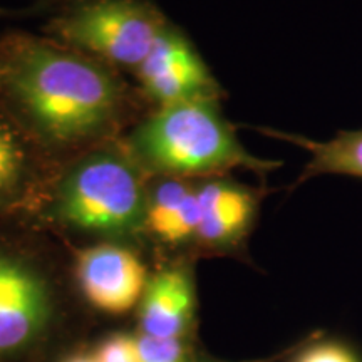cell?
Returning a JSON list of instances; mask_svg holds the SVG:
<instances>
[{
	"label": "cell",
	"instance_id": "6da1fadb",
	"mask_svg": "<svg viewBox=\"0 0 362 362\" xmlns=\"http://www.w3.org/2000/svg\"><path fill=\"white\" fill-rule=\"evenodd\" d=\"M0 104L59 166L119 141L138 121L116 69L25 30L0 35Z\"/></svg>",
	"mask_w": 362,
	"mask_h": 362
},
{
	"label": "cell",
	"instance_id": "7a4b0ae2",
	"mask_svg": "<svg viewBox=\"0 0 362 362\" xmlns=\"http://www.w3.org/2000/svg\"><path fill=\"white\" fill-rule=\"evenodd\" d=\"M221 101L153 107L126 131L119 144L149 178L203 180L245 170L265 178L282 161L252 155L223 116Z\"/></svg>",
	"mask_w": 362,
	"mask_h": 362
},
{
	"label": "cell",
	"instance_id": "3957f363",
	"mask_svg": "<svg viewBox=\"0 0 362 362\" xmlns=\"http://www.w3.org/2000/svg\"><path fill=\"white\" fill-rule=\"evenodd\" d=\"M149 180L119 141L104 144L59 166L37 211L74 232L134 238L146 233Z\"/></svg>",
	"mask_w": 362,
	"mask_h": 362
},
{
	"label": "cell",
	"instance_id": "277c9868",
	"mask_svg": "<svg viewBox=\"0 0 362 362\" xmlns=\"http://www.w3.org/2000/svg\"><path fill=\"white\" fill-rule=\"evenodd\" d=\"M170 24L151 0H69L52 13L44 34L117 72H134Z\"/></svg>",
	"mask_w": 362,
	"mask_h": 362
},
{
	"label": "cell",
	"instance_id": "5b68a950",
	"mask_svg": "<svg viewBox=\"0 0 362 362\" xmlns=\"http://www.w3.org/2000/svg\"><path fill=\"white\" fill-rule=\"evenodd\" d=\"M133 74L141 96L155 107L221 101L225 94L205 59L175 22L163 30Z\"/></svg>",
	"mask_w": 362,
	"mask_h": 362
},
{
	"label": "cell",
	"instance_id": "8992f818",
	"mask_svg": "<svg viewBox=\"0 0 362 362\" xmlns=\"http://www.w3.org/2000/svg\"><path fill=\"white\" fill-rule=\"evenodd\" d=\"M51 314L52 291L45 275L24 257L0 250V354L33 342Z\"/></svg>",
	"mask_w": 362,
	"mask_h": 362
},
{
	"label": "cell",
	"instance_id": "52a82bcc",
	"mask_svg": "<svg viewBox=\"0 0 362 362\" xmlns=\"http://www.w3.org/2000/svg\"><path fill=\"white\" fill-rule=\"evenodd\" d=\"M74 275L86 300L107 314H126L139 305L149 280L139 257L112 242L76 252Z\"/></svg>",
	"mask_w": 362,
	"mask_h": 362
},
{
	"label": "cell",
	"instance_id": "ba28073f",
	"mask_svg": "<svg viewBox=\"0 0 362 362\" xmlns=\"http://www.w3.org/2000/svg\"><path fill=\"white\" fill-rule=\"evenodd\" d=\"M200 223L194 242L220 252H238L259 218L264 188L226 176L197 180Z\"/></svg>",
	"mask_w": 362,
	"mask_h": 362
},
{
	"label": "cell",
	"instance_id": "9c48e42d",
	"mask_svg": "<svg viewBox=\"0 0 362 362\" xmlns=\"http://www.w3.org/2000/svg\"><path fill=\"white\" fill-rule=\"evenodd\" d=\"M57 168L0 104V216L37 211Z\"/></svg>",
	"mask_w": 362,
	"mask_h": 362
},
{
	"label": "cell",
	"instance_id": "30bf717a",
	"mask_svg": "<svg viewBox=\"0 0 362 362\" xmlns=\"http://www.w3.org/2000/svg\"><path fill=\"white\" fill-rule=\"evenodd\" d=\"M194 296L193 277L185 267H168L148 280L139 302L141 334L161 339H181L193 322Z\"/></svg>",
	"mask_w": 362,
	"mask_h": 362
},
{
	"label": "cell",
	"instance_id": "8fae6325",
	"mask_svg": "<svg viewBox=\"0 0 362 362\" xmlns=\"http://www.w3.org/2000/svg\"><path fill=\"white\" fill-rule=\"evenodd\" d=\"M198 223L200 205L197 180H149L146 233L168 245H181L197 238Z\"/></svg>",
	"mask_w": 362,
	"mask_h": 362
},
{
	"label": "cell",
	"instance_id": "7c38bea8",
	"mask_svg": "<svg viewBox=\"0 0 362 362\" xmlns=\"http://www.w3.org/2000/svg\"><path fill=\"white\" fill-rule=\"evenodd\" d=\"M259 131L270 138L296 144L310 155V160L305 163L293 187L324 175L352 176L362 180V128L342 129L327 141H315L305 136L285 133L280 129L260 128Z\"/></svg>",
	"mask_w": 362,
	"mask_h": 362
},
{
	"label": "cell",
	"instance_id": "4fadbf2b",
	"mask_svg": "<svg viewBox=\"0 0 362 362\" xmlns=\"http://www.w3.org/2000/svg\"><path fill=\"white\" fill-rule=\"evenodd\" d=\"M292 362H362V359L349 344L324 339L317 332L302 341Z\"/></svg>",
	"mask_w": 362,
	"mask_h": 362
},
{
	"label": "cell",
	"instance_id": "5bb4252c",
	"mask_svg": "<svg viewBox=\"0 0 362 362\" xmlns=\"http://www.w3.org/2000/svg\"><path fill=\"white\" fill-rule=\"evenodd\" d=\"M138 362H187V349L181 339H161L139 334L136 337Z\"/></svg>",
	"mask_w": 362,
	"mask_h": 362
},
{
	"label": "cell",
	"instance_id": "9a60e30c",
	"mask_svg": "<svg viewBox=\"0 0 362 362\" xmlns=\"http://www.w3.org/2000/svg\"><path fill=\"white\" fill-rule=\"evenodd\" d=\"M96 362H138L136 337L128 334H115L99 344L94 352Z\"/></svg>",
	"mask_w": 362,
	"mask_h": 362
},
{
	"label": "cell",
	"instance_id": "2e32d148",
	"mask_svg": "<svg viewBox=\"0 0 362 362\" xmlns=\"http://www.w3.org/2000/svg\"><path fill=\"white\" fill-rule=\"evenodd\" d=\"M62 362H96V359H94V356H74Z\"/></svg>",
	"mask_w": 362,
	"mask_h": 362
},
{
	"label": "cell",
	"instance_id": "e0dca14e",
	"mask_svg": "<svg viewBox=\"0 0 362 362\" xmlns=\"http://www.w3.org/2000/svg\"><path fill=\"white\" fill-rule=\"evenodd\" d=\"M287 352H282V354H275L272 357H265V359H255V361H247V362H275V361H279L280 357H284L285 354H287Z\"/></svg>",
	"mask_w": 362,
	"mask_h": 362
},
{
	"label": "cell",
	"instance_id": "ac0fdd59",
	"mask_svg": "<svg viewBox=\"0 0 362 362\" xmlns=\"http://www.w3.org/2000/svg\"><path fill=\"white\" fill-rule=\"evenodd\" d=\"M37 2H40V4H51V6L59 7V6H62V4L69 2V0H37Z\"/></svg>",
	"mask_w": 362,
	"mask_h": 362
},
{
	"label": "cell",
	"instance_id": "d6986e66",
	"mask_svg": "<svg viewBox=\"0 0 362 362\" xmlns=\"http://www.w3.org/2000/svg\"><path fill=\"white\" fill-rule=\"evenodd\" d=\"M11 11H8V8H6V7H0V19H4V17H8L11 16Z\"/></svg>",
	"mask_w": 362,
	"mask_h": 362
}]
</instances>
